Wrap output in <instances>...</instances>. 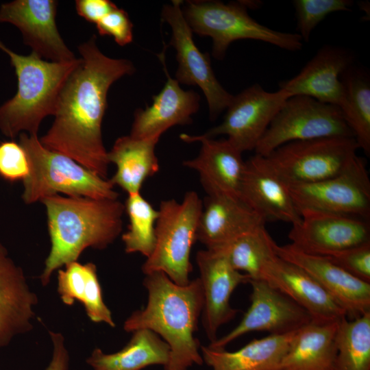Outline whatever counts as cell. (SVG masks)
Wrapping results in <instances>:
<instances>
[{
  "label": "cell",
  "mask_w": 370,
  "mask_h": 370,
  "mask_svg": "<svg viewBox=\"0 0 370 370\" xmlns=\"http://www.w3.org/2000/svg\"><path fill=\"white\" fill-rule=\"evenodd\" d=\"M297 30L302 40L308 42L314 28L332 12L350 11V0H294Z\"/></svg>",
  "instance_id": "cell-33"
},
{
  "label": "cell",
  "mask_w": 370,
  "mask_h": 370,
  "mask_svg": "<svg viewBox=\"0 0 370 370\" xmlns=\"http://www.w3.org/2000/svg\"><path fill=\"white\" fill-rule=\"evenodd\" d=\"M95 25L101 36H112L120 46H125L132 41L133 24L123 9L116 7Z\"/></svg>",
  "instance_id": "cell-38"
},
{
  "label": "cell",
  "mask_w": 370,
  "mask_h": 370,
  "mask_svg": "<svg viewBox=\"0 0 370 370\" xmlns=\"http://www.w3.org/2000/svg\"><path fill=\"white\" fill-rule=\"evenodd\" d=\"M299 210L308 208L370 217V180L365 160L357 156L341 173L319 182L289 185Z\"/></svg>",
  "instance_id": "cell-10"
},
{
  "label": "cell",
  "mask_w": 370,
  "mask_h": 370,
  "mask_svg": "<svg viewBox=\"0 0 370 370\" xmlns=\"http://www.w3.org/2000/svg\"><path fill=\"white\" fill-rule=\"evenodd\" d=\"M297 331L255 338L234 352L201 345L203 360L212 370H280Z\"/></svg>",
  "instance_id": "cell-25"
},
{
  "label": "cell",
  "mask_w": 370,
  "mask_h": 370,
  "mask_svg": "<svg viewBox=\"0 0 370 370\" xmlns=\"http://www.w3.org/2000/svg\"><path fill=\"white\" fill-rule=\"evenodd\" d=\"M277 243L265 224L241 235L221 249L232 267L252 280L261 279L264 265L277 256Z\"/></svg>",
  "instance_id": "cell-30"
},
{
  "label": "cell",
  "mask_w": 370,
  "mask_h": 370,
  "mask_svg": "<svg viewBox=\"0 0 370 370\" xmlns=\"http://www.w3.org/2000/svg\"><path fill=\"white\" fill-rule=\"evenodd\" d=\"M132 333L130 341L122 349L105 354L96 348L87 363L95 370H142L151 365L164 367L167 364L170 349L158 334L147 329Z\"/></svg>",
  "instance_id": "cell-28"
},
{
  "label": "cell",
  "mask_w": 370,
  "mask_h": 370,
  "mask_svg": "<svg viewBox=\"0 0 370 370\" xmlns=\"http://www.w3.org/2000/svg\"><path fill=\"white\" fill-rule=\"evenodd\" d=\"M203 297V324L210 343L221 325L234 318L238 310L230 305V297L241 284L249 283V275L234 269L219 250H199L196 256Z\"/></svg>",
  "instance_id": "cell-16"
},
{
  "label": "cell",
  "mask_w": 370,
  "mask_h": 370,
  "mask_svg": "<svg viewBox=\"0 0 370 370\" xmlns=\"http://www.w3.org/2000/svg\"><path fill=\"white\" fill-rule=\"evenodd\" d=\"M345 106L342 110L354 137L364 153L370 155V82L367 74L349 67L342 75Z\"/></svg>",
  "instance_id": "cell-29"
},
{
  "label": "cell",
  "mask_w": 370,
  "mask_h": 370,
  "mask_svg": "<svg viewBox=\"0 0 370 370\" xmlns=\"http://www.w3.org/2000/svg\"><path fill=\"white\" fill-rule=\"evenodd\" d=\"M240 198L265 222L280 221L293 225L301 221L289 184L274 171L264 156L255 154L245 161Z\"/></svg>",
  "instance_id": "cell-18"
},
{
  "label": "cell",
  "mask_w": 370,
  "mask_h": 370,
  "mask_svg": "<svg viewBox=\"0 0 370 370\" xmlns=\"http://www.w3.org/2000/svg\"><path fill=\"white\" fill-rule=\"evenodd\" d=\"M330 137L354 138L341 110L308 96L294 95L283 104L254 150L267 156L291 142Z\"/></svg>",
  "instance_id": "cell-9"
},
{
  "label": "cell",
  "mask_w": 370,
  "mask_h": 370,
  "mask_svg": "<svg viewBox=\"0 0 370 370\" xmlns=\"http://www.w3.org/2000/svg\"><path fill=\"white\" fill-rule=\"evenodd\" d=\"M202 208L203 202L195 191L186 192L181 202L173 199L160 202L155 247L142 266L145 275L162 272L178 285L189 283L193 270L190 256Z\"/></svg>",
  "instance_id": "cell-6"
},
{
  "label": "cell",
  "mask_w": 370,
  "mask_h": 370,
  "mask_svg": "<svg viewBox=\"0 0 370 370\" xmlns=\"http://www.w3.org/2000/svg\"><path fill=\"white\" fill-rule=\"evenodd\" d=\"M58 1L15 0L1 4L0 22L15 25L32 52L47 61L66 62L75 60L62 38L56 23Z\"/></svg>",
  "instance_id": "cell-15"
},
{
  "label": "cell",
  "mask_w": 370,
  "mask_h": 370,
  "mask_svg": "<svg viewBox=\"0 0 370 370\" xmlns=\"http://www.w3.org/2000/svg\"><path fill=\"white\" fill-rule=\"evenodd\" d=\"M323 256L354 277L370 283V242Z\"/></svg>",
  "instance_id": "cell-36"
},
{
  "label": "cell",
  "mask_w": 370,
  "mask_h": 370,
  "mask_svg": "<svg viewBox=\"0 0 370 370\" xmlns=\"http://www.w3.org/2000/svg\"><path fill=\"white\" fill-rule=\"evenodd\" d=\"M160 138H136L123 136L108 151L110 163L116 171L110 183L119 186L128 195L139 193L144 182L158 172L160 165L155 147Z\"/></svg>",
  "instance_id": "cell-26"
},
{
  "label": "cell",
  "mask_w": 370,
  "mask_h": 370,
  "mask_svg": "<svg viewBox=\"0 0 370 370\" xmlns=\"http://www.w3.org/2000/svg\"><path fill=\"white\" fill-rule=\"evenodd\" d=\"M81 62L64 86L54 121L40 141L107 179L110 162L102 138L101 125L111 85L135 68L126 59L106 56L96 36L78 47Z\"/></svg>",
  "instance_id": "cell-1"
},
{
  "label": "cell",
  "mask_w": 370,
  "mask_h": 370,
  "mask_svg": "<svg viewBox=\"0 0 370 370\" xmlns=\"http://www.w3.org/2000/svg\"><path fill=\"white\" fill-rule=\"evenodd\" d=\"M260 280L302 307L312 321L330 323L347 317L344 308L313 278L278 256L264 265Z\"/></svg>",
  "instance_id": "cell-20"
},
{
  "label": "cell",
  "mask_w": 370,
  "mask_h": 370,
  "mask_svg": "<svg viewBox=\"0 0 370 370\" xmlns=\"http://www.w3.org/2000/svg\"><path fill=\"white\" fill-rule=\"evenodd\" d=\"M53 346L52 360L46 370H68L69 354L60 333L49 332Z\"/></svg>",
  "instance_id": "cell-40"
},
{
  "label": "cell",
  "mask_w": 370,
  "mask_h": 370,
  "mask_svg": "<svg viewBox=\"0 0 370 370\" xmlns=\"http://www.w3.org/2000/svg\"><path fill=\"white\" fill-rule=\"evenodd\" d=\"M51 241L40 276L42 285L62 266L77 261L84 249H103L122 232L125 206L118 199L55 195L43 198Z\"/></svg>",
  "instance_id": "cell-3"
},
{
  "label": "cell",
  "mask_w": 370,
  "mask_h": 370,
  "mask_svg": "<svg viewBox=\"0 0 370 370\" xmlns=\"http://www.w3.org/2000/svg\"><path fill=\"white\" fill-rule=\"evenodd\" d=\"M192 32L212 40V55L222 60L230 45L241 39H252L296 51L302 48L297 33L269 28L252 18L246 3L219 1H188L182 9Z\"/></svg>",
  "instance_id": "cell-7"
},
{
  "label": "cell",
  "mask_w": 370,
  "mask_h": 370,
  "mask_svg": "<svg viewBox=\"0 0 370 370\" xmlns=\"http://www.w3.org/2000/svg\"><path fill=\"white\" fill-rule=\"evenodd\" d=\"M124 206L130 223L127 232L121 237L125 251L140 253L148 258L155 247L158 210L140 193L129 195Z\"/></svg>",
  "instance_id": "cell-32"
},
{
  "label": "cell",
  "mask_w": 370,
  "mask_h": 370,
  "mask_svg": "<svg viewBox=\"0 0 370 370\" xmlns=\"http://www.w3.org/2000/svg\"><path fill=\"white\" fill-rule=\"evenodd\" d=\"M251 304L240 323L230 332L210 343L209 347L225 349L243 334L266 331L284 334L297 331L312 321L310 315L288 296L262 280H252Z\"/></svg>",
  "instance_id": "cell-13"
},
{
  "label": "cell",
  "mask_w": 370,
  "mask_h": 370,
  "mask_svg": "<svg viewBox=\"0 0 370 370\" xmlns=\"http://www.w3.org/2000/svg\"><path fill=\"white\" fill-rule=\"evenodd\" d=\"M0 49L10 56L17 77L16 93L0 106V130L12 139L21 133L38 134L42 120L54 116L61 91L81 58L47 61L34 52L18 54L1 41Z\"/></svg>",
  "instance_id": "cell-4"
},
{
  "label": "cell",
  "mask_w": 370,
  "mask_h": 370,
  "mask_svg": "<svg viewBox=\"0 0 370 370\" xmlns=\"http://www.w3.org/2000/svg\"><path fill=\"white\" fill-rule=\"evenodd\" d=\"M116 5L109 0H77L75 8L79 16L96 24Z\"/></svg>",
  "instance_id": "cell-39"
},
{
  "label": "cell",
  "mask_w": 370,
  "mask_h": 370,
  "mask_svg": "<svg viewBox=\"0 0 370 370\" xmlns=\"http://www.w3.org/2000/svg\"><path fill=\"white\" fill-rule=\"evenodd\" d=\"M164 51L158 55L167 80L162 90L153 97V103L134 114L130 136L136 138H160L176 125L192 122V115L199 109V96L195 91L184 90L169 75L164 61Z\"/></svg>",
  "instance_id": "cell-22"
},
{
  "label": "cell",
  "mask_w": 370,
  "mask_h": 370,
  "mask_svg": "<svg viewBox=\"0 0 370 370\" xmlns=\"http://www.w3.org/2000/svg\"><path fill=\"white\" fill-rule=\"evenodd\" d=\"M352 59L351 53L344 49L324 46L297 75L281 82L279 87L292 96H308L342 111L345 95L341 76L351 66Z\"/></svg>",
  "instance_id": "cell-21"
},
{
  "label": "cell",
  "mask_w": 370,
  "mask_h": 370,
  "mask_svg": "<svg viewBox=\"0 0 370 370\" xmlns=\"http://www.w3.org/2000/svg\"><path fill=\"white\" fill-rule=\"evenodd\" d=\"M336 346V370H370V312L340 321Z\"/></svg>",
  "instance_id": "cell-31"
},
{
  "label": "cell",
  "mask_w": 370,
  "mask_h": 370,
  "mask_svg": "<svg viewBox=\"0 0 370 370\" xmlns=\"http://www.w3.org/2000/svg\"><path fill=\"white\" fill-rule=\"evenodd\" d=\"M30 164L22 145L13 140L0 143V177L14 182L23 181L29 175Z\"/></svg>",
  "instance_id": "cell-35"
},
{
  "label": "cell",
  "mask_w": 370,
  "mask_h": 370,
  "mask_svg": "<svg viewBox=\"0 0 370 370\" xmlns=\"http://www.w3.org/2000/svg\"><path fill=\"white\" fill-rule=\"evenodd\" d=\"M89 319L95 323H105L114 328L115 323L112 319L111 311L105 304L101 286L98 280L97 267L90 262L86 292L82 302Z\"/></svg>",
  "instance_id": "cell-37"
},
{
  "label": "cell",
  "mask_w": 370,
  "mask_h": 370,
  "mask_svg": "<svg viewBox=\"0 0 370 370\" xmlns=\"http://www.w3.org/2000/svg\"><path fill=\"white\" fill-rule=\"evenodd\" d=\"M90 262L82 264L77 261L58 270V292L63 303L71 306L75 301L82 302L86 287Z\"/></svg>",
  "instance_id": "cell-34"
},
{
  "label": "cell",
  "mask_w": 370,
  "mask_h": 370,
  "mask_svg": "<svg viewBox=\"0 0 370 370\" xmlns=\"http://www.w3.org/2000/svg\"><path fill=\"white\" fill-rule=\"evenodd\" d=\"M359 147L352 137H330L294 141L264 156L289 185L309 184L335 176L356 159Z\"/></svg>",
  "instance_id": "cell-8"
},
{
  "label": "cell",
  "mask_w": 370,
  "mask_h": 370,
  "mask_svg": "<svg viewBox=\"0 0 370 370\" xmlns=\"http://www.w3.org/2000/svg\"><path fill=\"white\" fill-rule=\"evenodd\" d=\"M265 223L240 197L207 195L199 221L197 241L208 249H219Z\"/></svg>",
  "instance_id": "cell-23"
},
{
  "label": "cell",
  "mask_w": 370,
  "mask_h": 370,
  "mask_svg": "<svg viewBox=\"0 0 370 370\" xmlns=\"http://www.w3.org/2000/svg\"><path fill=\"white\" fill-rule=\"evenodd\" d=\"M37 302L23 271L0 243V348L32 328Z\"/></svg>",
  "instance_id": "cell-24"
},
{
  "label": "cell",
  "mask_w": 370,
  "mask_h": 370,
  "mask_svg": "<svg viewBox=\"0 0 370 370\" xmlns=\"http://www.w3.org/2000/svg\"><path fill=\"white\" fill-rule=\"evenodd\" d=\"M30 164L23 181L22 199L27 204L59 193L68 197L118 199L119 193L109 180L104 179L73 159L43 146L38 134H19Z\"/></svg>",
  "instance_id": "cell-5"
},
{
  "label": "cell",
  "mask_w": 370,
  "mask_h": 370,
  "mask_svg": "<svg viewBox=\"0 0 370 370\" xmlns=\"http://www.w3.org/2000/svg\"><path fill=\"white\" fill-rule=\"evenodd\" d=\"M301 221L288 233L300 250L327 256L370 242V222L354 216L308 208L299 210Z\"/></svg>",
  "instance_id": "cell-14"
},
{
  "label": "cell",
  "mask_w": 370,
  "mask_h": 370,
  "mask_svg": "<svg viewBox=\"0 0 370 370\" xmlns=\"http://www.w3.org/2000/svg\"><path fill=\"white\" fill-rule=\"evenodd\" d=\"M180 138L188 143L201 144L198 156L183 162L199 175L208 196L240 197L245 161L242 152L227 138L216 140L201 135L182 134Z\"/></svg>",
  "instance_id": "cell-19"
},
{
  "label": "cell",
  "mask_w": 370,
  "mask_h": 370,
  "mask_svg": "<svg viewBox=\"0 0 370 370\" xmlns=\"http://www.w3.org/2000/svg\"><path fill=\"white\" fill-rule=\"evenodd\" d=\"M278 256L302 269L344 308L347 317L370 312V283L360 280L325 256L304 252L289 243L276 247Z\"/></svg>",
  "instance_id": "cell-17"
},
{
  "label": "cell",
  "mask_w": 370,
  "mask_h": 370,
  "mask_svg": "<svg viewBox=\"0 0 370 370\" xmlns=\"http://www.w3.org/2000/svg\"><path fill=\"white\" fill-rule=\"evenodd\" d=\"M180 0L164 5L162 19L172 29L170 44L176 51L178 69L176 80L186 85L198 86L203 91L209 108L210 117L214 120L231 103L233 96L217 80L210 64L208 53H201L193 39L192 30L185 19Z\"/></svg>",
  "instance_id": "cell-12"
},
{
  "label": "cell",
  "mask_w": 370,
  "mask_h": 370,
  "mask_svg": "<svg viewBox=\"0 0 370 370\" xmlns=\"http://www.w3.org/2000/svg\"><path fill=\"white\" fill-rule=\"evenodd\" d=\"M338 323L311 321L298 330L282 360L280 370H336V334Z\"/></svg>",
  "instance_id": "cell-27"
},
{
  "label": "cell",
  "mask_w": 370,
  "mask_h": 370,
  "mask_svg": "<svg viewBox=\"0 0 370 370\" xmlns=\"http://www.w3.org/2000/svg\"><path fill=\"white\" fill-rule=\"evenodd\" d=\"M145 275L147 306L125 320L124 330L133 332L147 329L164 341L170 349L164 370H188L194 365H202L201 345L194 336L204 307L199 278L178 285L162 272Z\"/></svg>",
  "instance_id": "cell-2"
},
{
  "label": "cell",
  "mask_w": 370,
  "mask_h": 370,
  "mask_svg": "<svg viewBox=\"0 0 370 370\" xmlns=\"http://www.w3.org/2000/svg\"><path fill=\"white\" fill-rule=\"evenodd\" d=\"M292 95L279 88L275 92L254 84L233 96L223 121L201 136L214 138L226 135L242 153L254 150L272 120Z\"/></svg>",
  "instance_id": "cell-11"
}]
</instances>
